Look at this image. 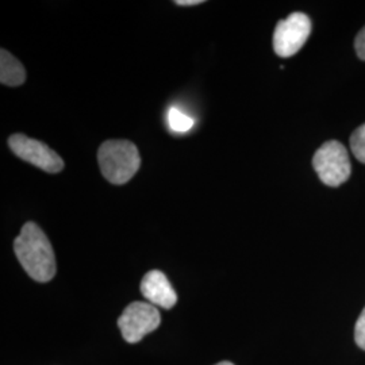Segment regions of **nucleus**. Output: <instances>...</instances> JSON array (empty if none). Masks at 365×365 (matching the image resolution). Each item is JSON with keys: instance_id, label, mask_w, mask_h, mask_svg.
<instances>
[{"instance_id": "obj_1", "label": "nucleus", "mask_w": 365, "mask_h": 365, "mask_svg": "<svg viewBox=\"0 0 365 365\" xmlns=\"http://www.w3.org/2000/svg\"><path fill=\"white\" fill-rule=\"evenodd\" d=\"M16 259L27 274L39 283L51 282L56 274V257L52 245L42 229L34 222L24 225L14 241Z\"/></svg>"}, {"instance_id": "obj_2", "label": "nucleus", "mask_w": 365, "mask_h": 365, "mask_svg": "<svg viewBox=\"0 0 365 365\" xmlns=\"http://www.w3.org/2000/svg\"><path fill=\"white\" fill-rule=\"evenodd\" d=\"M101 172L113 184H125L137 173L141 158L137 146L126 140H110L99 148Z\"/></svg>"}, {"instance_id": "obj_3", "label": "nucleus", "mask_w": 365, "mask_h": 365, "mask_svg": "<svg viewBox=\"0 0 365 365\" xmlns=\"http://www.w3.org/2000/svg\"><path fill=\"white\" fill-rule=\"evenodd\" d=\"M313 167L321 182L329 187H339L351 176L352 167L348 150L339 141H327L313 157Z\"/></svg>"}, {"instance_id": "obj_4", "label": "nucleus", "mask_w": 365, "mask_h": 365, "mask_svg": "<svg viewBox=\"0 0 365 365\" xmlns=\"http://www.w3.org/2000/svg\"><path fill=\"white\" fill-rule=\"evenodd\" d=\"M161 324L156 306L146 302H133L118 318L122 337L129 344H137Z\"/></svg>"}, {"instance_id": "obj_5", "label": "nucleus", "mask_w": 365, "mask_h": 365, "mask_svg": "<svg viewBox=\"0 0 365 365\" xmlns=\"http://www.w3.org/2000/svg\"><path fill=\"white\" fill-rule=\"evenodd\" d=\"M312 33V21L303 13L288 15L280 21L274 33V53L280 57H291L299 52Z\"/></svg>"}, {"instance_id": "obj_6", "label": "nucleus", "mask_w": 365, "mask_h": 365, "mask_svg": "<svg viewBox=\"0 0 365 365\" xmlns=\"http://www.w3.org/2000/svg\"><path fill=\"white\" fill-rule=\"evenodd\" d=\"M9 146L14 155L39 170L57 173L64 170V161L53 149L38 140L30 138L25 134H13L9 138Z\"/></svg>"}, {"instance_id": "obj_7", "label": "nucleus", "mask_w": 365, "mask_h": 365, "mask_svg": "<svg viewBox=\"0 0 365 365\" xmlns=\"http://www.w3.org/2000/svg\"><path fill=\"white\" fill-rule=\"evenodd\" d=\"M141 292L146 300L156 307L172 309L178 302V295L170 286L168 277L157 269L145 274L141 282Z\"/></svg>"}, {"instance_id": "obj_8", "label": "nucleus", "mask_w": 365, "mask_h": 365, "mask_svg": "<svg viewBox=\"0 0 365 365\" xmlns=\"http://www.w3.org/2000/svg\"><path fill=\"white\" fill-rule=\"evenodd\" d=\"M26 80V71L21 61L15 58L6 49L0 52V81L4 86L16 87L24 84Z\"/></svg>"}, {"instance_id": "obj_9", "label": "nucleus", "mask_w": 365, "mask_h": 365, "mask_svg": "<svg viewBox=\"0 0 365 365\" xmlns=\"http://www.w3.org/2000/svg\"><path fill=\"white\" fill-rule=\"evenodd\" d=\"M194 119L184 114L178 107H170L168 111V125L175 133H187L194 128Z\"/></svg>"}, {"instance_id": "obj_10", "label": "nucleus", "mask_w": 365, "mask_h": 365, "mask_svg": "<svg viewBox=\"0 0 365 365\" xmlns=\"http://www.w3.org/2000/svg\"><path fill=\"white\" fill-rule=\"evenodd\" d=\"M351 149L354 157L365 164V123L353 131Z\"/></svg>"}, {"instance_id": "obj_11", "label": "nucleus", "mask_w": 365, "mask_h": 365, "mask_svg": "<svg viewBox=\"0 0 365 365\" xmlns=\"http://www.w3.org/2000/svg\"><path fill=\"white\" fill-rule=\"evenodd\" d=\"M354 339H356V344L365 351V307L356 322Z\"/></svg>"}, {"instance_id": "obj_12", "label": "nucleus", "mask_w": 365, "mask_h": 365, "mask_svg": "<svg viewBox=\"0 0 365 365\" xmlns=\"http://www.w3.org/2000/svg\"><path fill=\"white\" fill-rule=\"evenodd\" d=\"M354 48H356V52H357V56L361 58V60H365V26L360 30V33L357 34V37H356V41H354Z\"/></svg>"}, {"instance_id": "obj_13", "label": "nucleus", "mask_w": 365, "mask_h": 365, "mask_svg": "<svg viewBox=\"0 0 365 365\" xmlns=\"http://www.w3.org/2000/svg\"><path fill=\"white\" fill-rule=\"evenodd\" d=\"M203 0H178L176 4L179 6H197V4H202Z\"/></svg>"}, {"instance_id": "obj_14", "label": "nucleus", "mask_w": 365, "mask_h": 365, "mask_svg": "<svg viewBox=\"0 0 365 365\" xmlns=\"http://www.w3.org/2000/svg\"><path fill=\"white\" fill-rule=\"evenodd\" d=\"M215 365H235L233 363H230V361H221V363H218V364Z\"/></svg>"}]
</instances>
